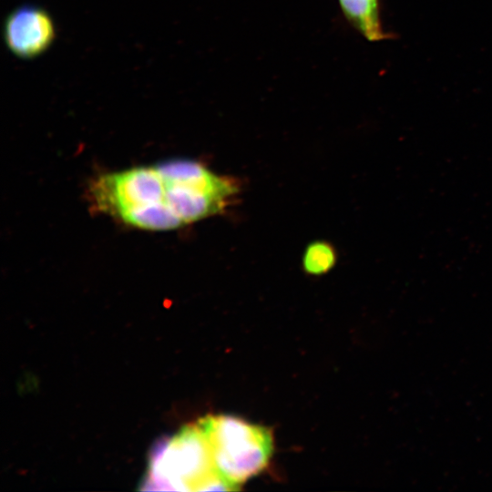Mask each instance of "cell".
I'll list each match as a JSON object with an SVG mask.
<instances>
[{
  "mask_svg": "<svg viewBox=\"0 0 492 492\" xmlns=\"http://www.w3.org/2000/svg\"><path fill=\"white\" fill-rule=\"evenodd\" d=\"M240 191L231 177L189 159L102 173L88 187L95 210L145 231L177 230L219 214Z\"/></svg>",
  "mask_w": 492,
  "mask_h": 492,
  "instance_id": "obj_1",
  "label": "cell"
},
{
  "mask_svg": "<svg viewBox=\"0 0 492 492\" xmlns=\"http://www.w3.org/2000/svg\"><path fill=\"white\" fill-rule=\"evenodd\" d=\"M143 490H236L217 471L209 441L196 423L151 449Z\"/></svg>",
  "mask_w": 492,
  "mask_h": 492,
  "instance_id": "obj_2",
  "label": "cell"
},
{
  "mask_svg": "<svg viewBox=\"0 0 492 492\" xmlns=\"http://www.w3.org/2000/svg\"><path fill=\"white\" fill-rule=\"evenodd\" d=\"M198 423L218 473L236 490L268 466L273 450L269 428L225 415H209Z\"/></svg>",
  "mask_w": 492,
  "mask_h": 492,
  "instance_id": "obj_3",
  "label": "cell"
},
{
  "mask_svg": "<svg viewBox=\"0 0 492 492\" xmlns=\"http://www.w3.org/2000/svg\"><path fill=\"white\" fill-rule=\"evenodd\" d=\"M4 36L7 47L16 56L31 58L44 53L56 36L51 16L35 5H23L5 19Z\"/></svg>",
  "mask_w": 492,
  "mask_h": 492,
  "instance_id": "obj_4",
  "label": "cell"
},
{
  "mask_svg": "<svg viewBox=\"0 0 492 492\" xmlns=\"http://www.w3.org/2000/svg\"><path fill=\"white\" fill-rule=\"evenodd\" d=\"M338 1L344 17L367 40L387 38L381 23L379 0Z\"/></svg>",
  "mask_w": 492,
  "mask_h": 492,
  "instance_id": "obj_5",
  "label": "cell"
},
{
  "mask_svg": "<svg viewBox=\"0 0 492 492\" xmlns=\"http://www.w3.org/2000/svg\"><path fill=\"white\" fill-rule=\"evenodd\" d=\"M337 261L334 247L325 241L311 242L302 256V268L312 275H321L333 269Z\"/></svg>",
  "mask_w": 492,
  "mask_h": 492,
  "instance_id": "obj_6",
  "label": "cell"
}]
</instances>
